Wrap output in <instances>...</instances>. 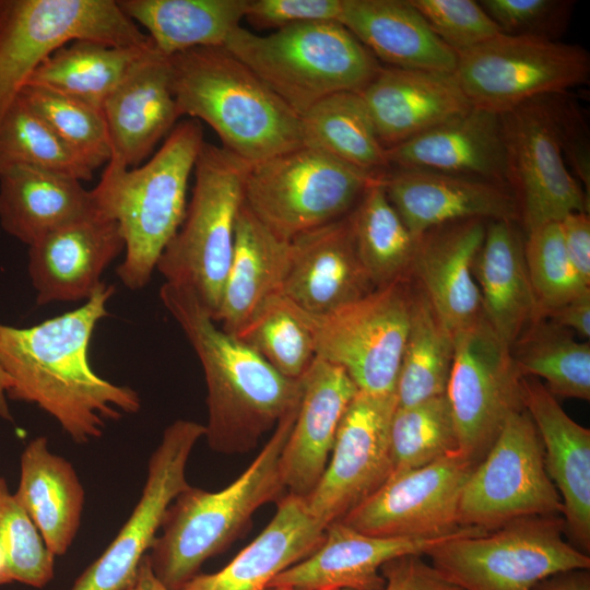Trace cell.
<instances>
[{"label": "cell", "mask_w": 590, "mask_h": 590, "mask_svg": "<svg viewBox=\"0 0 590 590\" xmlns=\"http://www.w3.org/2000/svg\"><path fill=\"white\" fill-rule=\"evenodd\" d=\"M524 258L541 318L590 290L567 255L559 222L527 234Z\"/></svg>", "instance_id": "cell-45"}, {"label": "cell", "mask_w": 590, "mask_h": 590, "mask_svg": "<svg viewBox=\"0 0 590 590\" xmlns=\"http://www.w3.org/2000/svg\"><path fill=\"white\" fill-rule=\"evenodd\" d=\"M522 403L540 435L545 471L563 504L565 534L590 550V430L568 416L535 377L521 378Z\"/></svg>", "instance_id": "cell-23"}, {"label": "cell", "mask_w": 590, "mask_h": 590, "mask_svg": "<svg viewBox=\"0 0 590 590\" xmlns=\"http://www.w3.org/2000/svg\"><path fill=\"white\" fill-rule=\"evenodd\" d=\"M423 555H403L385 563L382 590H464L447 580Z\"/></svg>", "instance_id": "cell-51"}, {"label": "cell", "mask_w": 590, "mask_h": 590, "mask_svg": "<svg viewBox=\"0 0 590 590\" xmlns=\"http://www.w3.org/2000/svg\"><path fill=\"white\" fill-rule=\"evenodd\" d=\"M13 581L5 552L0 542V586Z\"/></svg>", "instance_id": "cell-57"}, {"label": "cell", "mask_w": 590, "mask_h": 590, "mask_svg": "<svg viewBox=\"0 0 590 590\" xmlns=\"http://www.w3.org/2000/svg\"><path fill=\"white\" fill-rule=\"evenodd\" d=\"M17 167L46 169L80 181L93 177V170L19 97L0 120V175Z\"/></svg>", "instance_id": "cell-43"}, {"label": "cell", "mask_w": 590, "mask_h": 590, "mask_svg": "<svg viewBox=\"0 0 590 590\" xmlns=\"http://www.w3.org/2000/svg\"><path fill=\"white\" fill-rule=\"evenodd\" d=\"M290 258V241L272 233L243 203L221 305L214 321L236 337L260 306L280 293Z\"/></svg>", "instance_id": "cell-32"}, {"label": "cell", "mask_w": 590, "mask_h": 590, "mask_svg": "<svg viewBox=\"0 0 590 590\" xmlns=\"http://www.w3.org/2000/svg\"><path fill=\"white\" fill-rule=\"evenodd\" d=\"M381 182L392 206L411 234L458 221L519 222L517 200L506 185L425 169L390 168Z\"/></svg>", "instance_id": "cell-20"}, {"label": "cell", "mask_w": 590, "mask_h": 590, "mask_svg": "<svg viewBox=\"0 0 590 590\" xmlns=\"http://www.w3.org/2000/svg\"><path fill=\"white\" fill-rule=\"evenodd\" d=\"M223 48L298 116L332 94L359 93L381 68L339 22H305L268 35L239 26Z\"/></svg>", "instance_id": "cell-6"}, {"label": "cell", "mask_w": 590, "mask_h": 590, "mask_svg": "<svg viewBox=\"0 0 590 590\" xmlns=\"http://www.w3.org/2000/svg\"><path fill=\"white\" fill-rule=\"evenodd\" d=\"M249 166L222 146L202 144L185 219L156 266L165 282L191 288L213 319L232 261Z\"/></svg>", "instance_id": "cell-7"}, {"label": "cell", "mask_w": 590, "mask_h": 590, "mask_svg": "<svg viewBox=\"0 0 590 590\" xmlns=\"http://www.w3.org/2000/svg\"><path fill=\"white\" fill-rule=\"evenodd\" d=\"M390 168L425 169L507 185L500 116L476 107L386 149Z\"/></svg>", "instance_id": "cell-28"}, {"label": "cell", "mask_w": 590, "mask_h": 590, "mask_svg": "<svg viewBox=\"0 0 590 590\" xmlns=\"http://www.w3.org/2000/svg\"><path fill=\"white\" fill-rule=\"evenodd\" d=\"M298 405L279 421L260 453L233 483L217 492L189 486L173 500L163 532L148 553L154 575L166 588L179 590L206 559L233 542L259 507L282 495L281 455Z\"/></svg>", "instance_id": "cell-5"}, {"label": "cell", "mask_w": 590, "mask_h": 590, "mask_svg": "<svg viewBox=\"0 0 590 590\" xmlns=\"http://www.w3.org/2000/svg\"><path fill=\"white\" fill-rule=\"evenodd\" d=\"M326 529L310 512L306 498L287 494L264 530L226 566L196 575L179 590H270L279 574L318 548Z\"/></svg>", "instance_id": "cell-29"}, {"label": "cell", "mask_w": 590, "mask_h": 590, "mask_svg": "<svg viewBox=\"0 0 590 590\" xmlns=\"http://www.w3.org/2000/svg\"><path fill=\"white\" fill-rule=\"evenodd\" d=\"M350 216L359 259L375 288L406 280L417 238L387 198L381 175L368 185Z\"/></svg>", "instance_id": "cell-38"}, {"label": "cell", "mask_w": 590, "mask_h": 590, "mask_svg": "<svg viewBox=\"0 0 590 590\" xmlns=\"http://www.w3.org/2000/svg\"><path fill=\"white\" fill-rule=\"evenodd\" d=\"M516 221H488L474 263L483 315L509 346L541 319L524 258V240Z\"/></svg>", "instance_id": "cell-31"}, {"label": "cell", "mask_w": 590, "mask_h": 590, "mask_svg": "<svg viewBox=\"0 0 590 590\" xmlns=\"http://www.w3.org/2000/svg\"><path fill=\"white\" fill-rule=\"evenodd\" d=\"M358 391L337 365L315 358L303 377L294 425L281 455L288 494L307 498L319 483L332 452L341 418Z\"/></svg>", "instance_id": "cell-25"}, {"label": "cell", "mask_w": 590, "mask_h": 590, "mask_svg": "<svg viewBox=\"0 0 590 590\" xmlns=\"http://www.w3.org/2000/svg\"><path fill=\"white\" fill-rule=\"evenodd\" d=\"M552 116L566 164L589 197L590 145L586 118L567 92L543 97Z\"/></svg>", "instance_id": "cell-49"}, {"label": "cell", "mask_w": 590, "mask_h": 590, "mask_svg": "<svg viewBox=\"0 0 590 590\" xmlns=\"http://www.w3.org/2000/svg\"><path fill=\"white\" fill-rule=\"evenodd\" d=\"M14 496L50 552L66 554L81 524L85 493L73 465L49 450L45 436L24 448Z\"/></svg>", "instance_id": "cell-34"}, {"label": "cell", "mask_w": 590, "mask_h": 590, "mask_svg": "<svg viewBox=\"0 0 590 590\" xmlns=\"http://www.w3.org/2000/svg\"><path fill=\"white\" fill-rule=\"evenodd\" d=\"M75 40L152 45L114 0H0V120L33 72Z\"/></svg>", "instance_id": "cell-9"}, {"label": "cell", "mask_w": 590, "mask_h": 590, "mask_svg": "<svg viewBox=\"0 0 590 590\" xmlns=\"http://www.w3.org/2000/svg\"><path fill=\"white\" fill-rule=\"evenodd\" d=\"M127 590H169L154 575L148 554L139 565L137 576Z\"/></svg>", "instance_id": "cell-55"}, {"label": "cell", "mask_w": 590, "mask_h": 590, "mask_svg": "<svg viewBox=\"0 0 590 590\" xmlns=\"http://www.w3.org/2000/svg\"><path fill=\"white\" fill-rule=\"evenodd\" d=\"M375 290L356 249L350 213L290 240L281 294L320 317Z\"/></svg>", "instance_id": "cell-21"}, {"label": "cell", "mask_w": 590, "mask_h": 590, "mask_svg": "<svg viewBox=\"0 0 590 590\" xmlns=\"http://www.w3.org/2000/svg\"><path fill=\"white\" fill-rule=\"evenodd\" d=\"M96 212L92 190L74 177L32 167L0 175V225L28 246Z\"/></svg>", "instance_id": "cell-33"}, {"label": "cell", "mask_w": 590, "mask_h": 590, "mask_svg": "<svg viewBox=\"0 0 590 590\" xmlns=\"http://www.w3.org/2000/svg\"><path fill=\"white\" fill-rule=\"evenodd\" d=\"M453 335L424 293L412 291L410 323L402 353L397 406H409L446 394L453 362Z\"/></svg>", "instance_id": "cell-39"}, {"label": "cell", "mask_w": 590, "mask_h": 590, "mask_svg": "<svg viewBox=\"0 0 590 590\" xmlns=\"http://www.w3.org/2000/svg\"><path fill=\"white\" fill-rule=\"evenodd\" d=\"M532 590H590V573L589 569L557 573L540 581Z\"/></svg>", "instance_id": "cell-54"}, {"label": "cell", "mask_w": 590, "mask_h": 590, "mask_svg": "<svg viewBox=\"0 0 590 590\" xmlns=\"http://www.w3.org/2000/svg\"><path fill=\"white\" fill-rule=\"evenodd\" d=\"M487 222L472 219L435 227L417 238L410 274L455 335L483 316L474 263Z\"/></svg>", "instance_id": "cell-24"}, {"label": "cell", "mask_w": 590, "mask_h": 590, "mask_svg": "<svg viewBox=\"0 0 590 590\" xmlns=\"http://www.w3.org/2000/svg\"><path fill=\"white\" fill-rule=\"evenodd\" d=\"M411 296L400 280L328 315H311L316 357L343 368L359 391L396 394Z\"/></svg>", "instance_id": "cell-13"}, {"label": "cell", "mask_w": 590, "mask_h": 590, "mask_svg": "<svg viewBox=\"0 0 590 590\" xmlns=\"http://www.w3.org/2000/svg\"><path fill=\"white\" fill-rule=\"evenodd\" d=\"M33 109L93 172L110 160V142L102 109L57 92L26 85L17 96Z\"/></svg>", "instance_id": "cell-44"}, {"label": "cell", "mask_w": 590, "mask_h": 590, "mask_svg": "<svg viewBox=\"0 0 590 590\" xmlns=\"http://www.w3.org/2000/svg\"><path fill=\"white\" fill-rule=\"evenodd\" d=\"M153 47V44L115 47L75 40L50 55L26 85L47 88L102 109L130 69Z\"/></svg>", "instance_id": "cell-36"}, {"label": "cell", "mask_w": 590, "mask_h": 590, "mask_svg": "<svg viewBox=\"0 0 590 590\" xmlns=\"http://www.w3.org/2000/svg\"><path fill=\"white\" fill-rule=\"evenodd\" d=\"M519 374L546 381L555 397L590 400V345L547 318L531 323L510 346Z\"/></svg>", "instance_id": "cell-40"}, {"label": "cell", "mask_w": 590, "mask_h": 590, "mask_svg": "<svg viewBox=\"0 0 590 590\" xmlns=\"http://www.w3.org/2000/svg\"><path fill=\"white\" fill-rule=\"evenodd\" d=\"M339 23L387 67L455 72L457 52L434 33L410 0H343Z\"/></svg>", "instance_id": "cell-30"}, {"label": "cell", "mask_w": 590, "mask_h": 590, "mask_svg": "<svg viewBox=\"0 0 590 590\" xmlns=\"http://www.w3.org/2000/svg\"><path fill=\"white\" fill-rule=\"evenodd\" d=\"M343 0H248L245 20L258 30L305 22H339Z\"/></svg>", "instance_id": "cell-50"}, {"label": "cell", "mask_w": 590, "mask_h": 590, "mask_svg": "<svg viewBox=\"0 0 590 590\" xmlns=\"http://www.w3.org/2000/svg\"><path fill=\"white\" fill-rule=\"evenodd\" d=\"M565 536L563 516H531L452 538L426 556L464 590H532L554 574L589 569V555Z\"/></svg>", "instance_id": "cell-8"}, {"label": "cell", "mask_w": 590, "mask_h": 590, "mask_svg": "<svg viewBox=\"0 0 590 590\" xmlns=\"http://www.w3.org/2000/svg\"><path fill=\"white\" fill-rule=\"evenodd\" d=\"M0 542L13 581L43 588L54 578L55 555L38 529L0 477Z\"/></svg>", "instance_id": "cell-46"}, {"label": "cell", "mask_w": 590, "mask_h": 590, "mask_svg": "<svg viewBox=\"0 0 590 590\" xmlns=\"http://www.w3.org/2000/svg\"><path fill=\"white\" fill-rule=\"evenodd\" d=\"M180 117L202 120L222 148L256 164L303 146L300 116L223 47L169 57Z\"/></svg>", "instance_id": "cell-3"}, {"label": "cell", "mask_w": 590, "mask_h": 590, "mask_svg": "<svg viewBox=\"0 0 590 590\" xmlns=\"http://www.w3.org/2000/svg\"><path fill=\"white\" fill-rule=\"evenodd\" d=\"M562 514L538 429L524 409L516 411L462 488L459 526L488 532L519 518Z\"/></svg>", "instance_id": "cell-12"}, {"label": "cell", "mask_w": 590, "mask_h": 590, "mask_svg": "<svg viewBox=\"0 0 590 590\" xmlns=\"http://www.w3.org/2000/svg\"><path fill=\"white\" fill-rule=\"evenodd\" d=\"M543 318L575 331L583 339L590 337V290L570 302L546 312Z\"/></svg>", "instance_id": "cell-53"}, {"label": "cell", "mask_w": 590, "mask_h": 590, "mask_svg": "<svg viewBox=\"0 0 590 590\" xmlns=\"http://www.w3.org/2000/svg\"><path fill=\"white\" fill-rule=\"evenodd\" d=\"M205 426L189 420L168 425L149 460L140 499L115 539L75 580L71 590H127L150 551L166 510L190 485L186 467Z\"/></svg>", "instance_id": "cell-16"}, {"label": "cell", "mask_w": 590, "mask_h": 590, "mask_svg": "<svg viewBox=\"0 0 590 590\" xmlns=\"http://www.w3.org/2000/svg\"><path fill=\"white\" fill-rule=\"evenodd\" d=\"M300 125L304 145L371 175L389 169L386 149L359 93L324 97L300 116Z\"/></svg>", "instance_id": "cell-37"}, {"label": "cell", "mask_w": 590, "mask_h": 590, "mask_svg": "<svg viewBox=\"0 0 590 590\" xmlns=\"http://www.w3.org/2000/svg\"><path fill=\"white\" fill-rule=\"evenodd\" d=\"M446 389L459 450L475 464L486 456L509 415L523 408L521 378L505 343L484 315L453 335Z\"/></svg>", "instance_id": "cell-14"}, {"label": "cell", "mask_w": 590, "mask_h": 590, "mask_svg": "<svg viewBox=\"0 0 590 590\" xmlns=\"http://www.w3.org/2000/svg\"><path fill=\"white\" fill-rule=\"evenodd\" d=\"M457 55L452 74L470 104L497 115L590 76L589 52L559 40L499 33Z\"/></svg>", "instance_id": "cell-11"}, {"label": "cell", "mask_w": 590, "mask_h": 590, "mask_svg": "<svg viewBox=\"0 0 590 590\" xmlns=\"http://www.w3.org/2000/svg\"><path fill=\"white\" fill-rule=\"evenodd\" d=\"M28 274L38 305L87 300L105 269L125 251L119 225L98 211L28 246Z\"/></svg>", "instance_id": "cell-22"}, {"label": "cell", "mask_w": 590, "mask_h": 590, "mask_svg": "<svg viewBox=\"0 0 590 590\" xmlns=\"http://www.w3.org/2000/svg\"><path fill=\"white\" fill-rule=\"evenodd\" d=\"M160 297L201 363L209 445L224 452L249 450L298 405L303 378L283 376L255 350L217 328L191 288L165 282Z\"/></svg>", "instance_id": "cell-2"}, {"label": "cell", "mask_w": 590, "mask_h": 590, "mask_svg": "<svg viewBox=\"0 0 590 590\" xmlns=\"http://www.w3.org/2000/svg\"><path fill=\"white\" fill-rule=\"evenodd\" d=\"M475 463L460 450L427 465L390 475L339 521L379 538H435L461 527L458 506Z\"/></svg>", "instance_id": "cell-17"}, {"label": "cell", "mask_w": 590, "mask_h": 590, "mask_svg": "<svg viewBox=\"0 0 590 590\" xmlns=\"http://www.w3.org/2000/svg\"><path fill=\"white\" fill-rule=\"evenodd\" d=\"M121 10L148 31L164 57L198 47H224L245 20L248 0H119Z\"/></svg>", "instance_id": "cell-35"}, {"label": "cell", "mask_w": 590, "mask_h": 590, "mask_svg": "<svg viewBox=\"0 0 590 590\" xmlns=\"http://www.w3.org/2000/svg\"><path fill=\"white\" fill-rule=\"evenodd\" d=\"M396 394L357 391L338 427L331 458L306 498L310 512L327 527L342 519L389 479V432Z\"/></svg>", "instance_id": "cell-18"}, {"label": "cell", "mask_w": 590, "mask_h": 590, "mask_svg": "<svg viewBox=\"0 0 590 590\" xmlns=\"http://www.w3.org/2000/svg\"><path fill=\"white\" fill-rule=\"evenodd\" d=\"M235 338L290 379H302L316 358L311 315L281 293L270 296Z\"/></svg>", "instance_id": "cell-41"}, {"label": "cell", "mask_w": 590, "mask_h": 590, "mask_svg": "<svg viewBox=\"0 0 590 590\" xmlns=\"http://www.w3.org/2000/svg\"><path fill=\"white\" fill-rule=\"evenodd\" d=\"M389 444L390 475L427 465L459 450L447 396L397 406L390 424Z\"/></svg>", "instance_id": "cell-42"}, {"label": "cell", "mask_w": 590, "mask_h": 590, "mask_svg": "<svg viewBox=\"0 0 590 590\" xmlns=\"http://www.w3.org/2000/svg\"><path fill=\"white\" fill-rule=\"evenodd\" d=\"M434 33L457 54L502 33L474 0H410Z\"/></svg>", "instance_id": "cell-47"}, {"label": "cell", "mask_w": 590, "mask_h": 590, "mask_svg": "<svg viewBox=\"0 0 590 590\" xmlns=\"http://www.w3.org/2000/svg\"><path fill=\"white\" fill-rule=\"evenodd\" d=\"M102 111L110 142L108 163L139 166L180 117L169 58L153 47L108 96Z\"/></svg>", "instance_id": "cell-26"}, {"label": "cell", "mask_w": 590, "mask_h": 590, "mask_svg": "<svg viewBox=\"0 0 590 590\" xmlns=\"http://www.w3.org/2000/svg\"><path fill=\"white\" fill-rule=\"evenodd\" d=\"M199 120L176 125L158 151L133 168L107 163L92 190L96 209L114 220L125 241L117 275L130 290L151 280L164 249L179 229L187 210V191L201 150Z\"/></svg>", "instance_id": "cell-4"}, {"label": "cell", "mask_w": 590, "mask_h": 590, "mask_svg": "<svg viewBox=\"0 0 590 590\" xmlns=\"http://www.w3.org/2000/svg\"><path fill=\"white\" fill-rule=\"evenodd\" d=\"M480 4L504 34L558 40L568 26L575 2L483 0Z\"/></svg>", "instance_id": "cell-48"}, {"label": "cell", "mask_w": 590, "mask_h": 590, "mask_svg": "<svg viewBox=\"0 0 590 590\" xmlns=\"http://www.w3.org/2000/svg\"><path fill=\"white\" fill-rule=\"evenodd\" d=\"M385 149L430 130L472 105L453 74L382 67L359 92Z\"/></svg>", "instance_id": "cell-27"}, {"label": "cell", "mask_w": 590, "mask_h": 590, "mask_svg": "<svg viewBox=\"0 0 590 590\" xmlns=\"http://www.w3.org/2000/svg\"><path fill=\"white\" fill-rule=\"evenodd\" d=\"M115 292L105 283L80 307L28 328L0 322V369L7 398L36 404L78 444L103 436L108 421L134 414L139 393L92 368L88 347L97 323L108 316Z\"/></svg>", "instance_id": "cell-1"}, {"label": "cell", "mask_w": 590, "mask_h": 590, "mask_svg": "<svg viewBox=\"0 0 590 590\" xmlns=\"http://www.w3.org/2000/svg\"><path fill=\"white\" fill-rule=\"evenodd\" d=\"M10 388L8 376L0 369V417L7 421H12V415L7 401V392Z\"/></svg>", "instance_id": "cell-56"}, {"label": "cell", "mask_w": 590, "mask_h": 590, "mask_svg": "<svg viewBox=\"0 0 590 590\" xmlns=\"http://www.w3.org/2000/svg\"><path fill=\"white\" fill-rule=\"evenodd\" d=\"M567 255L586 284L590 285V217L587 212H573L559 221Z\"/></svg>", "instance_id": "cell-52"}, {"label": "cell", "mask_w": 590, "mask_h": 590, "mask_svg": "<svg viewBox=\"0 0 590 590\" xmlns=\"http://www.w3.org/2000/svg\"><path fill=\"white\" fill-rule=\"evenodd\" d=\"M479 530L460 528L435 538H379L341 521L330 523L322 543L308 557L279 574L270 590H382L381 566L403 555H426L436 545Z\"/></svg>", "instance_id": "cell-19"}, {"label": "cell", "mask_w": 590, "mask_h": 590, "mask_svg": "<svg viewBox=\"0 0 590 590\" xmlns=\"http://www.w3.org/2000/svg\"><path fill=\"white\" fill-rule=\"evenodd\" d=\"M378 176L303 145L251 164L245 203L272 233L290 241L349 214Z\"/></svg>", "instance_id": "cell-10"}, {"label": "cell", "mask_w": 590, "mask_h": 590, "mask_svg": "<svg viewBox=\"0 0 590 590\" xmlns=\"http://www.w3.org/2000/svg\"><path fill=\"white\" fill-rule=\"evenodd\" d=\"M343 590H351V589H343Z\"/></svg>", "instance_id": "cell-58"}, {"label": "cell", "mask_w": 590, "mask_h": 590, "mask_svg": "<svg viewBox=\"0 0 590 590\" xmlns=\"http://www.w3.org/2000/svg\"><path fill=\"white\" fill-rule=\"evenodd\" d=\"M500 116L507 185L526 233L573 212L589 213V197L568 170L543 97Z\"/></svg>", "instance_id": "cell-15"}]
</instances>
